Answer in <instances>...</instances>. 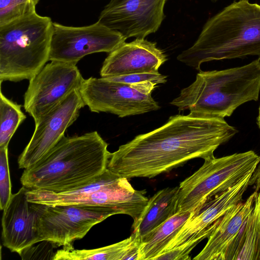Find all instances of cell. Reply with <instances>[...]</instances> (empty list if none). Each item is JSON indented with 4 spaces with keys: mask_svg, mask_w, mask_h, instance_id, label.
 <instances>
[{
    "mask_svg": "<svg viewBox=\"0 0 260 260\" xmlns=\"http://www.w3.org/2000/svg\"><path fill=\"white\" fill-rule=\"evenodd\" d=\"M238 132L224 118L190 113L171 116L161 126L137 136L111 153L107 169L127 179L151 178L214 151Z\"/></svg>",
    "mask_w": 260,
    "mask_h": 260,
    "instance_id": "1",
    "label": "cell"
},
{
    "mask_svg": "<svg viewBox=\"0 0 260 260\" xmlns=\"http://www.w3.org/2000/svg\"><path fill=\"white\" fill-rule=\"evenodd\" d=\"M96 131L66 137L39 161L24 169L23 186L55 192L78 188L103 173L111 153Z\"/></svg>",
    "mask_w": 260,
    "mask_h": 260,
    "instance_id": "2",
    "label": "cell"
},
{
    "mask_svg": "<svg viewBox=\"0 0 260 260\" xmlns=\"http://www.w3.org/2000/svg\"><path fill=\"white\" fill-rule=\"evenodd\" d=\"M247 56L260 58V5L239 0L210 18L193 45L177 59L200 70L205 62Z\"/></svg>",
    "mask_w": 260,
    "mask_h": 260,
    "instance_id": "3",
    "label": "cell"
},
{
    "mask_svg": "<svg viewBox=\"0 0 260 260\" xmlns=\"http://www.w3.org/2000/svg\"><path fill=\"white\" fill-rule=\"evenodd\" d=\"M260 92V58L240 67L202 71L170 104L179 111L224 118Z\"/></svg>",
    "mask_w": 260,
    "mask_h": 260,
    "instance_id": "4",
    "label": "cell"
},
{
    "mask_svg": "<svg viewBox=\"0 0 260 260\" xmlns=\"http://www.w3.org/2000/svg\"><path fill=\"white\" fill-rule=\"evenodd\" d=\"M53 22L37 12L0 26V81L30 80L49 61Z\"/></svg>",
    "mask_w": 260,
    "mask_h": 260,
    "instance_id": "5",
    "label": "cell"
},
{
    "mask_svg": "<svg viewBox=\"0 0 260 260\" xmlns=\"http://www.w3.org/2000/svg\"><path fill=\"white\" fill-rule=\"evenodd\" d=\"M28 201L49 206L83 205L110 208L136 220L149 199L145 190L135 189L128 179L107 168L84 185L74 189L55 192L44 189H28Z\"/></svg>",
    "mask_w": 260,
    "mask_h": 260,
    "instance_id": "6",
    "label": "cell"
},
{
    "mask_svg": "<svg viewBox=\"0 0 260 260\" xmlns=\"http://www.w3.org/2000/svg\"><path fill=\"white\" fill-rule=\"evenodd\" d=\"M260 155L249 150L204 159L203 165L179 186L177 212H191L200 203L227 190L250 173Z\"/></svg>",
    "mask_w": 260,
    "mask_h": 260,
    "instance_id": "7",
    "label": "cell"
},
{
    "mask_svg": "<svg viewBox=\"0 0 260 260\" xmlns=\"http://www.w3.org/2000/svg\"><path fill=\"white\" fill-rule=\"evenodd\" d=\"M156 85L151 82L125 83L90 77L84 80L79 91L90 111L124 117L160 108L151 95Z\"/></svg>",
    "mask_w": 260,
    "mask_h": 260,
    "instance_id": "8",
    "label": "cell"
},
{
    "mask_svg": "<svg viewBox=\"0 0 260 260\" xmlns=\"http://www.w3.org/2000/svg\"><path fill=\"white\" fill-rule=\"evenodd\" d=\"M39 204L36 226L38 241H49L58 247L82 239L94 225L117 214L104 207Z\"/></svg>",
    "mask_w": 260,
    "mask_h": 260,
    "instance_id": "9",
    "label": "cell"
},
{
    "mask_svg": "<svg viewBox=\"0 0 260 260\" xmlns=\"http://www.w3.org/2000/svg\"><path fill=\"white\" fill-rule=\"evenodd\" d=\"M84 80L77 64L51 61L29 80L23 107L36 123L71 92L79 90Z\"/></svg>",
    "mask_w": 260,
    "mask_h": 260,
    "instance_id": "10",
    "label": "cell"
},
{
    "mask_svg": "<svg viewBox=\"0 0 260 260\" xmlns=\"http://www.w3.org/2000/svg\"><path fill=\"white\" fill-rule=\"evenodd\" d=\"M125 40L119 32L98 21L80 27L53 22L49 61L77 64L88 54L103 52L109 53Z\"/></svg>",
    "mask_w": 260,
    "mask_h": 260,
    "instance_id": "11",
    "label": "cell"
},
{
    "mask_svg": "<svg viewBox=\"0 0 260 260\" xmlns=\"http://www.w3.org/2000/svg\"><path fill=\"white\" fill-rule=\"evenodd\" d=\"M85 106L79 90H75L35 123L32 137L18 157L19 168L27 169L46 155L64 136Z\"/></svg>",
    "mask_w": 260,
    "mask_h": 260,
    "instance_id": "12",
    "label": "cell"
},
{
    "mask_svg": "<svg viewBox=\"0 0 260 260\" xmlns=\"http://www.w3.org/2000/svg\"><path fill=\"white\" fill-rule=\"evenodd\" d=\"M167 0H111L98 21L119 32L125 39H144L155 32L165 17Z\"/></svg>",
    "mask_w": 260,
    "mask_h": 260,
    "instance_id": "13",
    "label": "cell"
},
{
    "mask_svg": "<svg viewBox=\"0 0 260 260\" xmlns=\"http://www.w3.org/2000/svg\"><path fill=\"white\" fill-rule=\"evenodd\" d=\"M253 173L247 174L227 190L199 204L162 252L189 243L197 245L208 238L220 218L231 208L242 202Z\"/></svg>",
    "mask_w": 260,
    "mask_h": 260,
    "instance_id": "14",
    "label": "cell"
},
{
    "mask_svg": "<svg viewBox=\"0 0 260 260\" xmlns=\"http://www.w3.org/2000/svg\"><path fill=\"white\" fill-rule=\"evenodd\" d=\"M28 189L22 186L12 194L3 210L2 219L4 246L19 254L39 242L36 226L39 204L28 201Z\"/></svg>",
    "mask_w": 260,
    "mask_h": 260,
    "instance_id": "15",
    "label": "cell"
},
{
    "mask_svg": "<svg viewBox=\"0 0 260 260\" xmlns=\"http://www.w3.org/2000/svg\"><path fill=\"white\" fill-rule=\"evenodd\" d=\"M167 60L156 43L136 38L125 42L109 53L100 71L103 78L117 77L138 73H157Z\"/></svg>",
    "mask_w": 260,
    "mask_h": 260,
    "instance_id": "16",
    "label": "cell"
},
{
    "mask_svg": "<svg viewBox=\"0 0 260 260\" xmlns=\"http://www.w3.org/2000/svg\"><path fill=\"white\" fill-rule=\"evenodd\" d=\"M257 192H253L244 202L231 208L219 220L195 260H225V257L246 223L254 204Z\"/></svg>",
    "mask_w": 260,
    "mask_h": 260,
    "instance_id": "17",
    "label": "cell"
},
{
    "mask_svg": "<svg viewBox=\"0 0 260 260\" xmlns=\"http://www.w3.org/2000/svg\"><path fill=\"white\" fill-rule=\"evenodd\" d=\"M141 238L133 232L127 238L105 247L74 249L71 244L57 250L53 260H139Z\"/></svg>",
    "mask_w": 260,
    "mask_h": 260,
    "instance_id": "18",
    "label": "cell"
},
{
    "mask_svg": "<svg viewBox=\"0 0 260 260\" xmlns=\"http://www.w3.org/2000/svg\"><path fill=\"white\" fill-rule=\"evenodd\" d=\"M179 186L166 187L149 199L147 205L134 221L133 232L141 239L177 212Z\"/></svg>",
    "mask_w": 260,
    "mask_h": 260,
    "instance_id": "19",
    "label": "cell"
},
{
    "mask_svg": "<svg viewBox=\"0 0 260 260\" xmlns=\"http://www.w3.org/2000/svg\"><path fill=\"white\" fill-rule=\"evenodd\" d=\"M191 213L177 212L142 237L139 249V260H154L178 233Z\"/></svg>",
    "mask_w": 260,
    "mask_h": 260,
    "instance_id": "20",
    "label": "cell"
},
{
    "mask_svg": "<svg viewBox=\"0 0 260 260\" xmlns=\"http://www.w3.org/2000/svg\"><path fill=\"white\" fill-rule=\"evenodd\" d=\"M257 196L245 225L242 245L236 260H260V205Z\"/></svg>",
    "mask_w": 260,
    "mask_h": 260,
    "instance_id": "21",
    "label": "cell"
},
{
    "mask_svg": "<svg viewBox=\"0 0 260 260\" xmlns=\"http://www.w3.org/2000/svg\"><path fill=\"white\" fill-rule=\"evenodd\" d=\"M0 148L8 147L20 124L26 119L21 105L6 97L0 91Z\"/></svg>",
    "mask_w": 260,
    "mask_h": 260,
    "instance_id": "22",
    "label": "cell"
},
{
    "mask_svg": "<svg viewBox=\"0 0 260 260\" xmlns=\"http://www.w3.org/2000/svg\"><path fill=\"white\" fill-rule=\"evenodd\" d=\"M40 0H0V26L36 12Z\"/></svg>",
    "mask_w": 260,
    "mask_h": 260,
    "instance_id": "23",
    "label": "cell"
},
{
    "mask_svg": "<svg viewBox=\"0 0 260 260\" xmlns=\"http://www.w3.org/2000/svg\"><path fill=\"white\" fill-rule=\"evenodd\" d=\"M10 179L8 147L0 148V208L4 210L12 196Z\"/></svg>",
    "mask_w": 260,
    "mask_h": 260,
    "instance_id": "24",
    "label": "cell"
},
{
    "mask_svg": "<svg viewBox=\"0 0 260 260\" xmlns=\"http://www.w3.org/2000/svg\"><path fill=\"white\" fill-rule=\"evenodd\" d=\"M105 78L112 81L125 83L151 82L156 84H158L165 83L167 82V76L157 72L138 73Z\"/></svg>",
    "mask_w": 260,
    "mask_h": 260,
    "instance_id": "25",
    "label": "cell"
},
{
    "mask_svg": "<svg viewBox=\"0 0 260 260\" xmlns=\"http://www.w3.org/2000/svg\"><path fill=\"white\" fill-rule=\"evenodd\" d=\"M196 245L192 243H187L177 247L166 250L160 253L154 260H189V254Z\"/></svg>",
    "mask_w": 260,
    "mask_h": 260,
    "instance_id": "26",
    "label": "cell"
},
{
    "mask_svg": "<svg viewBox=\"0 0 260 260\" xmlns=\"http://www.w3.org/2000/svg\"><path fill=\"white\" fill-rule=\"evenodd\" d=\"M255 175L256 177L260 180V161L255 170Z\"/></svg>",
    "mask_w": 260,
    "mask_h": 260,
    "instance_id": "27",
    "label": "cell"
},
{
    "mask_svg": "<svg viewBox=\"0 0 260 260\" xmlns=\"http://www.w3.org/2000/svg\"><path fill=\"white\" fill-rule=\"evenodd\" d=\"M256 123L258 125V127L260 129V105L258 108V113L256 118Z\"/></svg>",
    "mask_w": 260,
    "mask_h": 260,
    "instance_id": "28",
    "label": "cell"
},
{
    "mask_svg": "<svg viewBox=\"0 0 260 260\" xmlns=\"http://www.w3.org/2000/svg\"><path fill=\"white\" fill-rule=\"evenodd\" d=\"M257 198L258 199V201H259V205H260V192L257 193Z\"/></svg>",
    "mask_w": 260,
    "mask_h": 260,
    "instance_id": "29",
    "label": "cell"
},
{
    "mask_svg": "<svg viewBox=\"0 0 260 260\" xmlns=\"http://www.w3.org/2000/svg\"><path fill=\"white\" fill-rule=\"evenodd\" d=\"M212 2H216L218 0H211Z\"/></svg>",
    "mask_w": 260,
    "mask_h": 260,
    "instance_id": "30",
    "label": "cell"
}]
</instances>
